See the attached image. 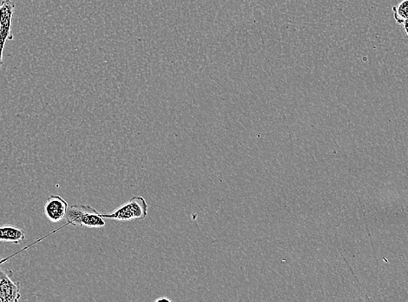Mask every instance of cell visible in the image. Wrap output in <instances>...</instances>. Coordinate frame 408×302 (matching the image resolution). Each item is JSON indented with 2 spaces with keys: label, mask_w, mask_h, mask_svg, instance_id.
I'll list each match as a JSON object with an SVG mask.
<instances>
[{
  "label": "cell",
  "mask_w": 408,
  "mask_h": 302,
  "mask_svg": "<svg viewBox=\"0 0 408 302\" xmlns=\"http://www.w3.org/2000/svg\"><path fill=\"white\" fill-rule=\"evenodd\" d=\"M171 301V300H169V299H168V298H163V297H161V298H158V299H156V300H155V301H156V302H158V301Z\"/></svg>",
  "instance_id": "9c48e42d"
},
{
  "label": "cell",
  "mask_w": 408,
  "mask_h": 302,
  "mask_svg": "<svg viewBox=\"0 0 408 302\" xmlns=\"http://www.w3.org/2000/svg\"><path fill=\"white\" fill-rule=\"evenodd\" d=\"M26 238L24 230L12 225L0 226V242L13 243L19 245Z\"/></svg>",
  "instance_id": "8992f818"
},
{
  "label": "cell",
  "mask_w": 408,
  "mask_h": 302,
  "mask_svg": "<svg viewBox=\"0 0 408 302\" xmlns=\"http://www.w3.org/2000/svg\"><path fill=\"white\" fill-rule=\"evenodd\" d=\"M64 219L71 226L99 229L106 226V220L93 207L84 204H74L68 207Z\"/></svg>",
  "instance_id": "6da1fadb"
},
{
  "label": "cell",
  "mask_w": 408,
  "mask_h": 302,
  "mask_svg": "<svg viewBox=\"0 0 408 302\" xmlns=\"http://www.w3.org/2000/svg\"><path fill=\"white\" fill-rule=\"evenodd\" d=\"M14 11V2L12 0H3L0 4V69L4 64L3 54L6 41L13 40L11 27Z\"/></svg>",
  "instance_id": "3957f363"
},
{
  "label": "cell",
  "mask_w": 408,
  "mask_h": 302,
  "mask_svg": "<svg viewBox=\"0 0 408 302\" xmlns=\"http://www.w3.org/2000/svg\"><path fill=\"white\" fill-rule=\"evenodd\" d=\"M392 10L398 25H403L408 21V0H403L397 5L393 6Z\"/></svg>",
  "instance_id": "52a82bcc"
},
{
  "label": "cell",
  "mask_w": 408,
  "mask_h": 302,
  "mask_svg": "<svg viewBox=\"0 0 408 302\" xmlns=\"http://www.w3.org/2000/svg\"><path fill=\"white\" fill-rule=\"evenodd\" d=\"M403 25V27H404L405 32H406V34H407V38H408V21H406V22H405Z\"/></svg>",
  "instance_id": "ba28073f"
},
{
  "label": "cell",
  "mask_w": 408,
  "mask_h": 302,
  "mask_svg": "<svg viewBox=\"0 0 408 302\" xmlns=\"http://www.w3.org/2000/svg\"><path fill=\"white\" fill-rule=\"evenodd\" d=\"M69 204L61 196H49L44 207L45 216L52 223L60 222L64 219Z\"/></svg>",
  "instance_id": "5b68a950"
},
{
  "label": "cell",
  "mask_w": 408,
  "mask_h": 302,
  "mask_svg": "<svg viewBox=\"0 0 408 302\" xmlns=\"http://www.w3.org/2000/svg\"><path fill=\"white\" fill-rule=\"evenodd\" d=\"M0 4H1V3H0Z\"/></svg>",
  "instance_id": "30bf717a"
},
{
  "label": "cell",
  "mask_w": 408,
  "mask_h": 302,
  "mask_svg": "<svg viewBox=\"0 0 408 302\" xmlns=\"http://www.w3.org/2000/svg\"><path fill=\"white\" fill-rule=\"evenodd\" d=\"M148 204L145 198L134 196L127 202L121 205L110 213H101L104 219L119 222H130L133 220H145L148 216Z\"/></svg>",
  "instance_id": "7a4b0ae2"
},
{
  "label": "cell",
  "mask_w": 408,
  "mask_h": 302,
  "mask_svg": "<svg viewBox=\"0 0 408 302\" xmlns=\"http://www.w3.org/2000/svg\"><path fill=\"white\" fill-rule=\"evenodd\" d=\"M10 258L2 259L0 265ZM12 276L10 269L0 268V302H17L21 297V284L13 281Z\"/></svg>",
  "instance_id": "277c9868"
}]
</instances>
